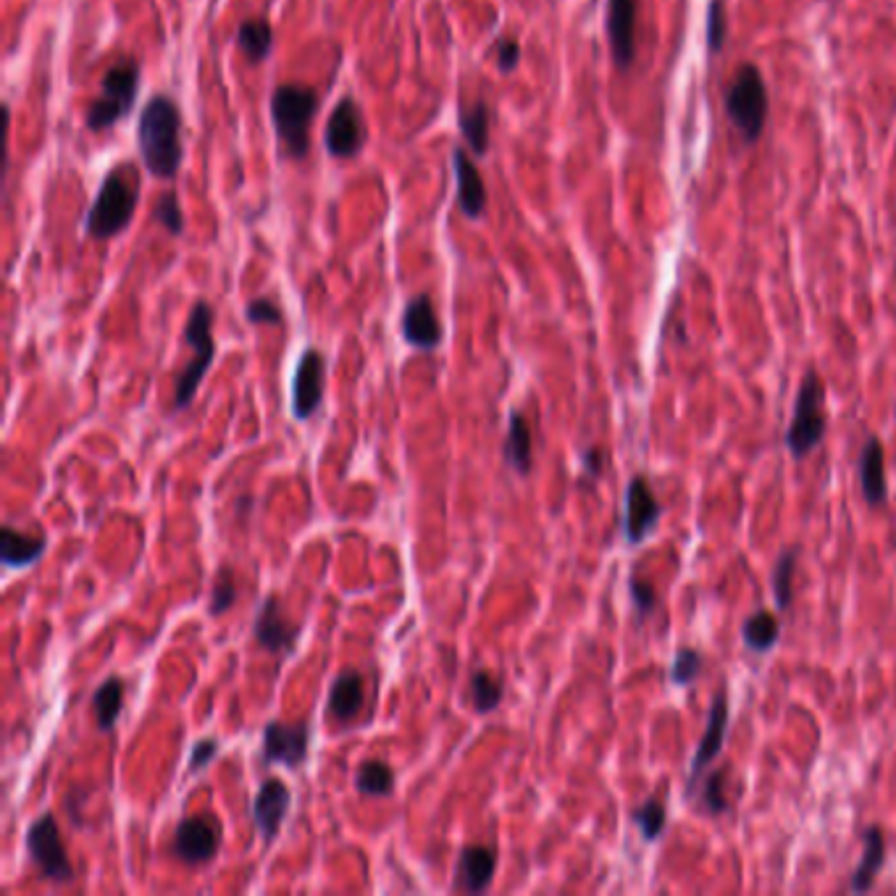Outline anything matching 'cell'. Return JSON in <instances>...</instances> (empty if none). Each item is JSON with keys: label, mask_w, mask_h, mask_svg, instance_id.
Returning a JSON list of instances; mask_svg holds the SVG:
<instances>
[{"label": "cell", "mask_w": 896, "mask_h": 896, "mask_svg": "<svg viewBox=\"0 0 896 896\" xmlns=\"http://www.w3.org/2000/svg\"><path fill=\"white\" fill-rule=\"evenodd\" d=\"M138 145L147 171L156 179H174L182 169V114L169 95H156L147 100L140 114Z\"/></svg>", "instance_id": "obj_1"}, {"label": "cell", "mask_w": 896, "mask_h": 896, "mask_svg": "<svg viewBox=\"0 0 896 896\" xmlns=\"http://www.w3.org/2000/svg\"><path fill=\"white\" fill-rule=\"evenodd\" d=\"M140 169L134 164H116L100 182L93 208L87 214V235L93 240H114L132 224L140 203Z\"/></svg>", "instance_id": "obj_2"}, {"label": "cell", "mask_w": 896, "mask_h": 896, "mask_svg": "<svg viewBox=\"0 0 896 896\" xmlns=\"http://www.w3.org/2000/svg\"><path fill=\"white\" fill-rule=\"evenodd\" d=\"M319 95L306 85H279L271 95V121L285 156L302 160L311 151V124Z\"/></svg>", "instance_id": "obj_3"}, {"label": "cell", "mask_w": 896, "mask_h": 896, "mask_svg": "<svg viewBox=\"0 0 896 896\" xmlns=\"http://www.w3.org/2000/svg\"><path fill=\"white\" fill-rule=\"evenodd\" d=\"M184 339L187 345L195 350L190 363L184 366V371L179 373L177 379V390H174V405L171 410L179 413L184 410L187 405L192 403L198 395V386L203 384L205 373L211 371V363L216 358V339H214V308L205 300H198L192 306L190 319H187L184 326Z\"/></svg>", "instance_id": "obj_4"}, {"label": "cell", "mask_w": 896, "mask_h": 896, "mask_svg": "<svg viewBox=\"0 0 896 896\" xmlns=\"http://www.w3.org/2000/svg\"><path fill=\"white\" fill-rule=\"evenodd\" d=\"M140 95V63L134 58H121L108 69L100 82V95L87 108L85 124L89 132H103L119 124L132 114Z\"/></svg>", "instance_id": "obj_5"}, {"label": "cell", "mask_w": 896, "mask_h": 896, "mask_svg": "<svg viewBox=\"0 0 896 896\" xmlns=\"http://www.w3.org/2000/svg\"><path fill=\"white\" fill-rule=\"evenodd\" d=\"M770 95L765 76L754 63H744L726 93V114L746 143H757L768 124Z\"/></svg>", "instance_id": "obj_6"}, {"label": "cell", "mask_w": 896, "mask_h": 896, "mask_svg": "<svg viewBox=\"0 0 896 896\" xmlns=\"http://www.w3.org/2000/svg\"><path fill=\"white\" fill-rule=\"evenodd\" d=\"M823 405L825 392L821 377L815 371H808L802 386H799L795 418H791V427L786 431V444H789L795 457H804L823 442L825 429H828V416H825Z\"/></svg>", "instance_id": "obj_7"}, {"label": "cell", "mask_w": 896, "mask_h": 896, "mask_svg": "<svg viewBox=\"0 0 896 896\" xmlns=\"http://www.w3.org/2000/svg\"><path fill=\"white\" fill-rule=\"evenodd\" d=\"M27 852L32 865L45 881L69 883L74 881V868L69 860L67 847L61 841V828L53 815H40L27 828Z\"/></svg>", "instance_id": "obj_8"}, {"label": "cell", "mask_w": 896, "mask_h": 896, "mask_svg": "<svg viewBox=\"0 0 896 896\" xmlns=\"http://www.w3.org/2000/svg\"><path fill=\"white\" fill-rule=\"evenodd\" d=\"M222 839V823L216 821V815H211V812L187 815L174 831L171 852L187 865H205L218 855Z\"/></svg>", "instance_id": "obj_9"}, {"label": "cell", "mask_w": 896, "mask_h": 896, "mask_svg": "<svg viewBox=\"0 0 896 896\" xmlns=\"http://www.w3.org/2000/svg\"><path fill=\"white\" fill-rule=\"evenodd\" d=\"M366 138H369V132H366L363 108L353 98H342L332 116H328L324 129V145L328 156L339 160L356 158L363 151Z\"/></svg>", "instance_id": "obj_10"}, {"label": "cell", "mask_w": 896, "mask_h": 896, "mask_svg": "<svg viewBox=\"0 0 896 896\" xmlns=\"http://www.w3.org/2000/svg\"><path fill=\"white\" fill-rule=\"evenodd\" d=\"M326 390V358L324 353L308 347L298 360L292 379V413L298 421H308L321 408Z\"/></svg>", "instance_id": "obj_11"}, {"label": "cell", "mask_w": 896, "mask_h": 896, "mask_svg": "<svg viewBox=\"0 0 896 896\" xmlns=\"http://www.w3.org/2000/svg\"><path fill=\"white\" fill-rule=\"evenodd\" d=\"M311 746V728L308 724H285V720H268L263 728V760L268 765H287L300 768L308 757Z\"/></svg>", "instance_id": "obj_12"}, {"label": "cell", "mask_w": 896, "mask_h": 896, "mask_svg": "<svg viewBox=\"0 0 896 896\" xmlns=\"http://www.w3.org/2000/svg\"><path fill=\"white\" fill-rule=\"evenodd\" d=\"M289 804H292V791H289V786L282 778H266L261 784V789H258L253 799V808H250V815H253V823L258 834L263 836V841H274L279 836Z\"/></svg>", "instance_id": "obj_13"}, {"label": "cell", "mask_w": 896, "mask_h": 896, "mask_svg": "<svg viewBox=\"0 0 896 896\" xmlns=\"http://www.w3.org/2000/svg\"><path fill=\"white\" fill-rule=\"evenodd\" d=\"M253 634H255V642L261 644L263 649H268V653H274V655H287L295 649L300 629L292 626V623L285 618L279 597L268 595L255 612Z\"/></svg>", "instance_id": "obj_14"}, {"label": "cell", "mask_w": 896, "mask_h": 896, "mask_svg": "<svg viewBox=\"0 0 896 896\" xmlns=\"http://www.w3.org/2000/svg\"><path fill=\"white\" fill-rule=\"evenodd\" d=\"M636 19L640 0H608V37L618 69H629L636 58Z\"/></svg>", "instance_id": "obj_15"}, {"label": "cell", "mask_w": 896, "mask_h": 896, "mask_svg": "<svg viewBox=\"0 0 896 896\" xmlns=\"http://www.w3.org/2000/svg\"><path fill=\"white\" fill-rule=\"evenodd\" d=\"M660 515L662 505L657 502L647 479L644 476L631 479L626 489V518H623V534H626L631 545H640L649 531H655L657 524H660Z\"/></svg>", "instance_id": "obj_16"}, {"label": "cell", "mask_w": 896, "mask_h": 896, "mask_svg": "<svg viewBox=\"0 0 896 896\" xmlns=\"http://www.w3.org/2000/svg\"><path fill=\"white\" fill-rule=\"evenodd\" d=\"M403 339L416 350H437L442 345V324L429 295H416L403 313Z\"/></svg>", "instance_id": "obj_17"}, {"label": "cell", "mask_w": 896, "mask_h": 896, "mask_svg": "<svg viewBox=\"0 0 896 896\" xmlns=\"http://www.w3.org/2000/svg\"><path fill=\"white\" fill-rule=\"evenodd\" d=\"M494 870H498V855H494V849L481 847V844L463 847L455 865V888L466 894L487 892V888L492 886Z\"/></svg>", "instance_id": "obj_18"}, {"label": "cell", "mask_w": 896, "mask_h": 896, "mask_svg": "<svg viewBox=\"0 0 896 896\" xmlns=\"http://www.w3.org/2000/svg\"><path fill=\"white\" fill-rule=\"evenodd\" d=\"M363 702H366L363 676H360L356 668L339 670L337 679H334L332 683V689H328V700H326L328 718H334L342 726L353 724V720L360 715V710H363Z\"/></svg>", "instance_id": "obj_19"}, {"label": "cell", "mask_w": 896, "mask_h": 896, "mask_svg": "<svg viewBox=\"0 0 896 896\" xmlns=\"http://www.w3.org/2000/svg\"><path fill=\"white\" fill-rule=\"evenodd\" d=\"M453 169L457 184V208H461L463 216L470 218V222H476V218L485 216L487 211L485 179H481L479 169H476V164L468 158V153L463 151V147H457L453 153Z\"/></svg>", "instance_id": "obj_20"}, {"label": "cell", "mask_w": 896, "mask_h": 896, "mask_svg": "<svg viewBox=\"0 0 896 896\" xmlns=\"http://www.w3.org/2000/svg\"><path fill=\"white\" fill-rule=\"evenodd\" d=\"M726 726H728V697H726V692H720L718 697L713 700L710 715H707L705 737H702L697 754H694V760H692V770H689V795H692L694 784H697V778L705 773L707 765H710L713 760L720 754V750H724Z\"/></svg>", "instance_id": "obj_21"}, {"label": "cell", "mask_w": 896, "mask_h": 896, "mask_svg": "<svg viewBox=\"0 0 896 896\" xmlns=\"http://www.w3.org/2000/svg\"><path fill=\"white\" fill-rule=\"evenodd\" d=\"M502 455L505 463L515 474L528 476L534 468V444H531V429H528L526 416L521 410H513L507 418V437L502 444Z\"/></svg>", "instance_id": "obj_22"}, {"label": "cell", "mask_w": 896, "mask_h": 896, "mask_svg": "<svg viewBox=\"0 0 896 896\" xmlns=\"http://www.w3.org/2000/svg\"><path fill=\"white\" fill-rule=\"evenodd\" d=\"M45 547H48L45 537H27L9 524L0 528V560L5 569H24V565L37 563Z\"/></svg>", "instance_id": "obj_23"}, {"label": "cell", "mask_w": 896, "mask_h": 896, "mask_svg": "<svg viewBox=\"0 0 896 896\" xmlns=\"http://www.w3.org/2000/svg\"><path fill=\"white\" fill-rule=\"evenodd\" d=\"M860 485L870 505H881L888 494L886 470H883V447L875 437H870L860 455Z\"/></svg>", "instance_id": "obj_24"}, {"label": "cell", "mask_w": 896, "mask_h": 896, "mask_svg": "<svg viewBox=\"0 0 896 896\" xmlns=\"http://www.w3.org/2000/svg\"><path fill=\"white\" fill-rule=\"evenodd\" d=\"M457 127H461L463 140H466L468 151H474L476 156H487L489 151V127H492V116H489V106L485 100L468 103V106H461V114H457Z\"/></svg>", "instance_id": "obj_25"}, {"label": "cell", "mask_w": 896, "mask_h": 896, "mask_svg": "<svg viewBox=\"0 0 896 896\" xmlns=\"http://www.w3.org/2000/svg\"><path fill=\"white\" fill-rule=\"evenodd\" d=\"M865 852H862V860L860 865H857L855 875H852V892L855 894H865L870 886H873L875 875H879V870L883 868V862H886V841H883V834L881 828H868L865 831Z\"/></svg>", "instance_id": "obj_26"}, {"label": "cell", "mask_w": 896, "mask_h": 896, "mask_svg": "<svg viewBox=\"0 0 896 896\" xmlns=\"http://www.w3.org/2000/svg\"><path fill=\"white\" fill-rule=\"evenodd\" d=\"M121 705H124V681L119 676H111L93 694L95 724L100 731H114L116 720L121 718Z\"/></svg>", "instance_id": "obj_27"}, {"label": "cell", "mask_w": 896, "mask_h": 896, "mask_svg": "<svg viewBox=\"0 0 896 896\" xmlns=\"http://www.w3.org/2000/svg\"><path fill=\"white\" fill-rule=\"evenodd\" d=\"M237 43L250 63H261L274 50V29L266 19H248L237 32Z\"/></svg>", "instance_id": "obj_28"}, {"label": "cell", "mask_w": 896, "mask_h": 896, "mask_svg": "<svg viewBox=\"0 0 896 896\" xmlns=\"http://www.w3.org/2000/svg\"><path fill=\"white\" fill-rule=\"evenodd\" d=\"M741 636H744V644L752 653H768V649H773V644L778 642V636H781V623L776 621L773 612L757 610L744 621Z\"/></svg>", "instance_id": "obj_29"}, {"label": "cell", "mask_w": 896, "mask_h": 896, "mask_svg": "<svg viewBox=\"0 0 896 896\" xmlns=\"http://www.w3.org/2000/svg\"><path fill=\"white\" fill-rule=\"evenodd\" d=\"M356 789L363 797H390L395 791V773L384 760H366L356 773Z\"/></svg>", "instance_id": "obj_30"}, {"label": "cell", "mask_w": 896, "mask_h": 896, "mask_svg": "<svg viewBox=\"0 0 896 896\" xmlns=\"http://www.w3.org/2000/svg\"><path fill=\"white\" fill-rule=\"evenodd\" d=\"M502 694H505V689H502L500 679H494L489 670H476V673L470 676L468 697H470V702H474L476 713L498 710L500 702H502Z\"/></svg>", "instance_id": "obj_31"}, {"label": "cell", "mask_w": 896, "mask_h": 896, "mask_svg": "<svg viewBox=\"0 0 896 896\" xmlns=\"http://www.w3.org/2000/svg\"><path fill=\"white\" fill-rule=\"evenodd\" d=\"M795 569H797V558L795 552H784L781 558L773 565V597H776V605L781 610H786L795 599Z\"/></svg>", "instance_id": "obj_32"}, {"label": "cell", "mask_w": 896, "mask_h": 896, "mask_svg": "<svg viewBox=\"0 0 896 896\" xmlns=\"http://www.w3.org/2000/svg\"><path fill=\"white\" fill-rule=\"evenodd\" d=\"M237 599V582H235V571L227 569H218L216 573V582H214V589H211V602H208V612L214 618H222L224 612L231 610V605H235Z\"/></svg>", "instance_id": "obj_33"}, {"label": "cell", "mask_w": 896, "mask_h": 896, "mask_svg": "<svg viewBox=\"0 0 896 896\" xmlns=\"http://www.w3.org/2000/svg\"><path fill=\"white\" fill-rule=\"evenodd\" d=\"M634 821L640 823L644 839L647 841L660 839L662 828H666V804H662V799H657V797L647 799V802L634 812Z\"/></svg>", "instance_id": "obj_34"}, {"label": "cell", "mask_w": 896, "mask_h": 896, "mask_svg": "<svg viewBox=\"0 0 896 896\" xmlns=\"http://www.w3.org/2000/svg\"><path fill=\"white\" fill-rule=\"evenodd\" d=\"M153 218L174 237H179L184 231L182 205H179V198L174 195V192H164V195L158 198L156 208H153Z\"/></svg>", "instance_id": "obj_35"}, {"label": "cell", "mask_w": 896, "mask_h": 896, "mask_svg": "<svg viewBox=\"0 0 896 896\" xmlns=\"http://www.w3.org/2000/svg\"><path fill=\"white\" fill-rule=\"evenodd\" d=\"M702 666H705V660H702L697 649H681V653L676 655L673 666H670V681L679 683V686H689V683L700 679Z\"/></svg>", "instance_id": "obj_36"}, {"label": "cell", "mask_w": 896, "mask_h": 896, "mask_svg": "<svg viewBox=\"0 0 896 896\" xmlns=\"http://www.w3.org/2000/svg\"><path fill=\"white\" fill-rule=\"evenodd\" d=\"M244 319L255 326H279L282 324V308L268 298H255L244 308Z\"/></svg>", "instance_id": "obj_37"}, {"label": "cell", "mask_w": 896, "mask_h": 896, "mask_svg": "<svg viewBox=\"0 0 896 896\" xmlns=\"http://www.w3.org/2000/svg\"><path fill=\"white\" fill-rule=\"evenodd\" d=\"M726 32V3L724 0H713L710 9H707V45H710L713 53L724 48Z\"/></svg>", "instance_id": "obj_38"}, {"label": "cell", "mask_w": 896, "mask_h": 896, "mask_svg": "<svg viewBox=\"0 0 896 896\" xmlns=\"http://www.w3.org/2000/svg\"><path fill=\"white\" fill-rule=\"evenodd\" d=\"M494 53H498V67L502 72H513L521 63V45L515 37H500L498 45H494Z\"/></svg>", "instance_id": "obj_39"}, {"label": "cell", "mask_w": 896, "mask_h": 896, "mask_svg": "<svg viewBox=\"0 0 896 896\" xmlns=\"http://www.w3.org/2000/svg\"><path fill=\"white\" fill-rule=\"evenodd\" d=\"M724 781H726V770H715L705 784V802L713 812H724L726 810Z\"/></svg>", "instance_id": "obj_40"}, {"label": "cell", "mask_w": 896, "mask_h": 896, "mask_svg": "<svg viewBox=\"0 0 896 896\" xmlns=\"http://www.w3.org/2000/svg\"><path fill=\"white\" fill-rule=\"evenodd\" d=\"M629 589H631V597H634V605L640 608V612H644V616L657 608V592L653 589V584L640 582V578L634 576L631 578Z\"/></svg>", "instance_id": "obj_41"}, {"label": "cell", "mask_w": 896, "mask_h": 896, "mask_svg": "<svg viewBox=\"0 0 896 896\" xmlns=\"http://www.w3.org/2000/svg\"><path fill=\"white\" fill-rule=\"evenodd\" d=\"M218 754V741L216 739H200L190 752V773H200L205 765H211Z\"/></svg>", "instance_id": "obj_42"}, {"label": "cell", "mask_w": 896, "mask_h": 896, "mask_svg": "<svg viewBox=\"0 0 896 896\" xmlns=\"http://www.w3.org/2000/svg\"><path fill=\"white\" fill-rule=\"evenodd\" d=\"M584 468L589 470L592 476H599V470H602V453H597V450H586Z\"/></svg>", "instance_id": "obj_43"}]
</instances>
